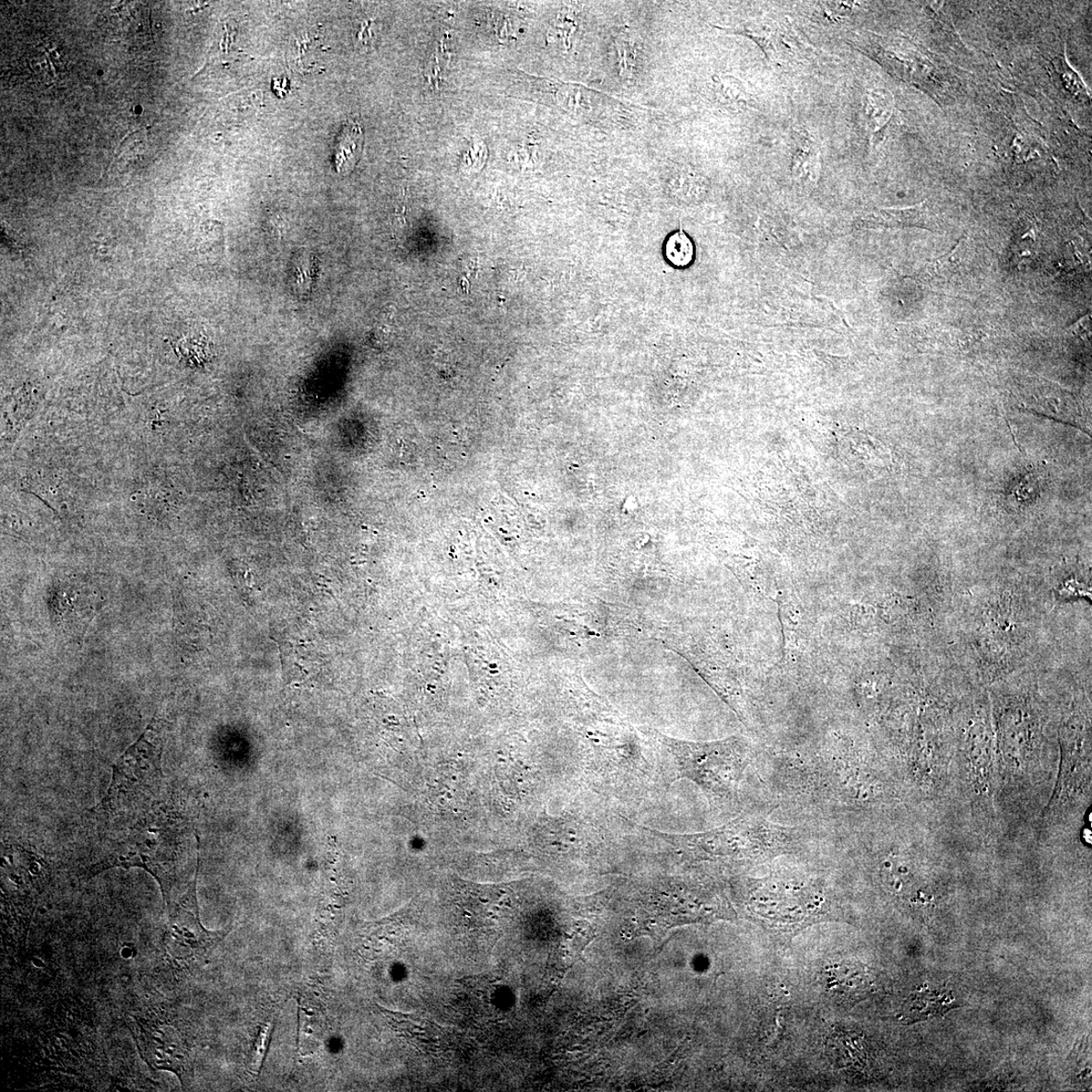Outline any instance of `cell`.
Masks as SVG:
<instances>
[{"mask_svg":"<svg viewBox=\"0 0 1092 1092\" xmlns=\"http://www.w3.org/2000/svg\"><path fill=\"white\" fill-rule=\"evenodd\" d=\"M108 817L105 856L89 868L90 876L114 867L142 868L159 881L166 903L175 877L182 844V823L161 794L112 810L97 811Z\"/></svg>","mask_w":1092,"mask_h":1092,"instance_id":"1","label":"cell"},{"mask_svg":"<svg viewBox=\"0 0 1092 1092\" xmlns=\"http://www.w3.org/2000/svg\"><path fill=\"white\" fill-rule=\"evenodd\" d=\"M641 828L667 842L685 859L722 864L762 862L801 851L819 837L807 828L772 823L763 808L745 811L730 823L699 834H665Z\"/></svg>","mask_w":1092,"mask_h":1092,"instance_id":"2","label":"cell"},{"mask_svg":"<svg viewBox=\"0 0 1092 1092\" xmlns=\"http://www.w3.org/2000/svg\"><path fill=\"white\" fill-rule=\"evenodd\" d=\"M663 743L671 755L675 779L690 780L710 804L728 808L740 806L745 773L754 757L750 744L741 738L710 744L675 740Z\"/></svg>","mask_w":1092,"mask_h":1092,"instance_id":"3","label":"cell"},{"mask_svg":"<svg viewBox=\"0 0 1092 1092\" xmlns=\"http://www.w3.org/2000/svg\"><path fill=\"white\" fill-rule=\"evenodd\" d=\"M747 887V909L769 922H804L821 917L830 908L828 894L814 880L772 876L752 880Z\"/></svg>","mask_w":1092,"mask_h":1092,"instance_id":"4","label":"cell"},{"mask_svg":"<svg viewBox=\"0 0 1092 1092\" xmlns=\"http://www.w3.org/2000/svg\"><path fill=\"white\" fill-rule=\"evenodd\" d=\"M168 910L169 924L163 935V949L169 961L184 969L204 958L220 937L204 928L195 889L178 906H170Z\"/></svg>","mask_w":1092,"mask_h":1092,"instance_id":"5","label":"cell"},{"mask_svg":"<svg viewBox=\"0 0 1092 1092\" xmlns=\"http://www.w3.org/2000/svg\"><path fill=\"white\" fill-rule=\"evenodd\" d=\"M132 1031L146 1063L156 1070L171 1071L184 1084L190 1055L178 1032L159 1017L137 1019Z\"/></svg>","mask_w":1092,"mask_h":1092,"instance_id":"6","label":"cell"},{"mask_svg":"<svg viewBox=\"0 0 1092 1092\" xmlns=\"http://www.w3.org/2000/svg\"><path fill=\"white\" fill-rule=\"evenodd\" d=\"M792 170L797 182L811 184L819 179L821 153L816 142L806 132L800 133L795 142Z\"/></svg>","mask_w":1092,"mask_h":1092,"instance_id":"7","label":"cell"},{"mask_svg":"<svg viewBox=\"0 0 1092 1092\" xmlns=\"http://www.w3.org/2000/svg\"><path fill=\"white\" fill-rule=\"evenodd\" d=\"M950 1006H952V1000L943 993L917 992L911 995L903 1005L901 1018L904 1022L914 1023L930 1016L943 1015L952 1008Z\"/></svg>","mask_w":1092,"mask_h":1092,"instance_id":"8","label":"cell"},{"mask_svg":"<svg viewBox=\"0 0 1092 1092\" xmlns=\"http://www.w3.org/2000/svg\"><path fill=\"white\" fill-rule=\"evenodd\" d=\"M363 134L357 123H346L335 144V164L338 172L353 169L362 152Z\"/></svg>","mask_w":1092,"mask_h":1092,"instance_id":"9","label":"cell"},{"mask_svg":"<svg viewBox=\"0 0 1092 1092\" xmlns=\"http://www.w3.org/2000/svg\"><path fill=\"white\" fill-rule=\"evenodd\" d=\"M861 226L867 228L921 227V205L909 209H886L868 214L860 218Z\"/></svg>","mask_w":1092,"mask_h":1092,"instance_id":"10","label":"cell"},{"mask_svg":"<svg viewBox=\"0 0 1092 1092\" xmlns=\"http://www.w3.org/2000/svg\"><path fill=\"white\" fill-rule=\"evenodd\" d=\"M671 182L677 189H682L684 195L690 197V200L701 199L707 191V180L690 169L675 171Z\"/></svg>","mask_w":1092,"mask_h":1092,"instance_id":"11","label":"cell"},{"mask_svg":"<svg viewBox=\"0 0 1092 1092\" xmlns=\"http://www.w3.org/2000/svg\"><path fill=\"white\" fill-rule=\"evenodd\" d=\"M864 105L867 117L874 124L880 126L881 123H886L888 119L891 99L886 90H874L870 92L864 100Z\"/></svg>","mask_w":1092,"mask_h":1092,"instance_id":"12","label":"cell"},{"mask_svg":"<svg viewBox=\"0 0 1092 1092\" xmlns=\"http://www.w3.org/2000/svg\"><path fill=\"white\" fill-rule=\"evenodd\" d=\"M694 256V247L690 239L684 232L679 231L672 235L667 243V257L677 266L688 265Z\"/></svg>","mask_w":1092,"mask_h":1092,"instance_id":"13","label":"cell"},{"mask_svg":"<svg viewBox=\"0 0 1092 1092\" xmlns=\"http://www.w3.org/2000/svg\"><path fill=\"white\" fill-rule=\"evenodd\" d=\"M713 81L717 92L726 101L734 103V105H742V103L747 102V92L740 80L734 76H715Z\"/></svg>","mask_w":1092,"mask_h":1092,"instance_id":"14","label":"cell"},{"mask_svg":"<svg viewBox=\"0 0 1092 1092\" xmlns=\"http://www.w3.org/2000/svg\"><path fill=\"white\" fill-rule=\"evenodd\" d=\"M274 1031V1023L266 1024L260 1029L256 1041L253 1046L251 1060H249V1070L253 1075H258L262 1071L270 1041H272V1035Z\"/></svg>","mask_w":1092,"mask_h":1092,"instance_id":"15","label":"cell"},{"mask_svg":"<svg viewBox=\"0 0 1092 1092\" xmlns=\"http://www.w3.org/2000/svg\"><path fill=\"white\" fill-rule=\"evenodd\" d=\"M178 355L182 356L185 360L191 364H201L207 359V352L209 348L205 342L200 339H183L178 346L175 347Z\"/></svg>","mask_w":1092,"mask_h":1092,"instance_id":"16","label":"cell"},{"mask_svg":"<svg viewBox=\"0 0 1092 1092\" xmlns=\"http://www.w3.org/2000/svg\"><path fill=\"white\" fill-rule=\"evenodd\" d=\"M617 60L623 76H631L637 65L638 50L630 39L621 38L617 43Z\"/></svg>","mask_w":1092,"mask_h":1092,"instance_id":"17","label":"cell"},{"mask_svg":"<svg viewBox=\"0 0 1092 1092\" xmlns=\"http://www.w3.org/2000/svg\"><path fill=\"white\" fill-rule=\"evenodd\" d=\"M1068 331L1080 337L1090 336V315L1076 322L1075 324L1068 328Z\"/></svg>","mask_w":1092,"mask_h":1092,"instance_id":"18","label":"cell"}]
</instances>
